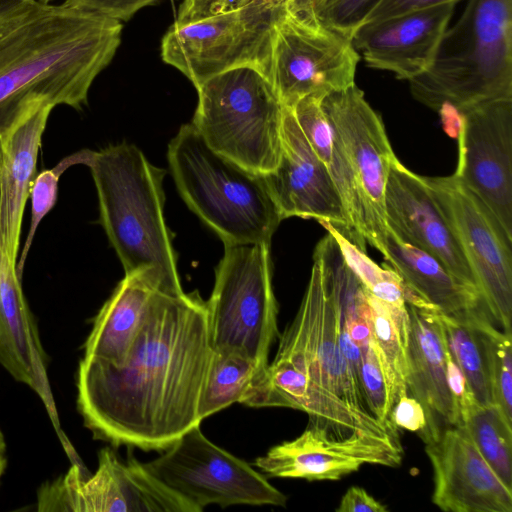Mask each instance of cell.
Here are the masks:
<instances>
[{"label": "cell", "mask_w": 512, "mask_h": 512, "mask_svg": "<svg viewBox=\"0 0 512 512\" xmlns=\"http://www.w3.org/2000/svg\"><path fill=\"white\" fill-rule=\"evenodd\" d=\"M198 291L161 295L118 362L83 357L79 411L95 438L162 452L195 425L212 357Z\"/></svg>", "instance_id": "1"}, {"label": "cell", "mask_w": 512, "mask_h": 512, "mask_svg": "<svg viewBox=\"0 0 512 512\" xmlns=\"http://www.w3.org/2000/svg\"><path fill=\"white\" fill-rule=\"evenodd\" d=\"M120 21L40 0L0 1V154L9 130L38 109H81L120 43Z\"/></svg>", "instance_id": "2"}, {"label": "cell", "mask_w": 512, "mask_h": 512, "mask_svg": "<svg viewBox=\"0 0 512 512\" xmlns=\"http://www.w3.org/2000/svg\"><path fill=\"white\" fill-rule=\"evenodd\" d=\"M83 151L95 183L100 222L125 275H137L166 294L183 293L172 235L164 217L165 170L133 144Z\"/></svg>", "instance_id": "3"}, {"label": "cell", "mask_w": 512, "mask_h": 512, "mask_svg": "<svg viewBox=\"0 0 512 512\" xmlns=\"http://www.w3.org/2000/svg\"><path fill=\"white\" fill-rule=\"evenodd\" d=\"M408 82L413 97L439 114L512 99V0H469L431 66Z\"/></svg>", "instance_id": "4"}, {"label": "cell", "mask_w": 512, "mask_h": 512, "mask_svg": "<svg viewBox=\"0 0 512 512\" xmlns=\"http://www.w3.org/2000/svg\"><path fill=\"white\" fill-rule=\"evenodd\" d=\"M167 155L182 199L224 246L270 244L282 219L263 175L214 151L192 123L179 129Z\"/></svg>", "instance_id": "5"}, {"label": "cell", "mask_w": 512, "mask_h": 512, "mask_svg": "<svg viewBox=\"0 0 512 512\" xmlns=\"http://www.w3.org/2000/svg\"><path fill=\"white\" fill-rule=\"evenodd\" d=\"M317 274L311 270L298 312L280 337L274 360L254 378L240 401L249 407L305 412L308 426L335 439L364 434L400 444L381 422L352 410L325 385L315 350Z\"/></svg>", "instance_id": "6"}, {"label": "cell", "mask_w": 512, "mask_h": 512, "mask_svg": "<svg viewBox=\"0 0 512 512\" xmlns=\"http://www.w3.org/2000/svg\"><path fill=\"white\" fill-rule=\"evenodd\" d=\"M191 122L217 153L265 175L278 164L284 106L271 82L253 67L212 76L196 87Z\"/></svg>", "instance_id": "7"}, {"label": "cell", "mask_w": 512, "mask_h": 512, "mask_svg": "<svg viewBox=\"0 0 512 512\" xmlns=\"http://www.w3.org/2000/svg\"><path fill=\"white\" fill-rule=\"evenodd\" d=\"M206 305L213 350L238 353L266 367L279 336L270 244L226 245Z\"/></svg>", "instance_id": "8"}, {"label": "cell", "mask_w": 512, "mask_h": 512, "mask_svg": "<svg viewBox=\"0 0 512 512\" xmlns=\"http://www.w3.org/2000/svg\"><path fill=\"white\" fill-rule=\"evenodd\" d=\"M281 5L249 1L202 19L174 23L162 39L161 57L195 88L238 67L256 68L270 81L274 25Z\"/></svg>", "instance_id": "9"}, {"label": "cell", "mask_w": 512, "mask_h": 512, "mask_svg": "<svg viewBox=\"0 0 512 512\" xmlns=\"http://www.w3.org/2000/svg\"><path fill=\"white\" fill-rule=\"evenodd\" d=\"M360 55L352 40L326 26L314 8L285 0L274 25L270 82L284 107L355 84Z\"/></svg>", "instance_id": "10"}, {"label": "cell", "mask_w": 512, "mask_h": 512, "mask_svg": "<svg viewBox=\"0 0 512 512\" xmlns=\"http://www.w3.org/2000/svg\"><path fill=\"white\" fill-rule=\"evenodd\" d=\"M147 470L200 511L216 504L285 506L287 497L246 461L212 443L195 425Z\"/></svg>", "instance_id": "11"}, {"label": "cell", "mask_w": 512, "mask_h": 512, "mask_svg": "<svg viewBox=\"0 0 512 512\" xmlns=\"http://www.w3.org/2000/svg\"><path fill=\"white\" fill-rule=\"evenodd\" d=\"M423 179L459 243L492 319L512 333V239L455 173Z\"/></svg>", "instance_id": "12"}, {"label": "cell", "mask_w": 512, "mask_h": 512, "mask_svg": "<svg viewBox=\"0 0 512 512\" xmlns=\"http://www.w3.org/2000/svg\"><path fill=\"white\" fill-rule=\"evenodd\" d=\"M38 511L201 512L160 482L131 453L124 462L106 447L93 475L75 463L38 492Z\"/></svg>", "instance_id": "13"}, {"label": "cell", "mask_w": 512, "mask_h": 512, "mask_svg": "<svg viewBox=\"0 0 512 512\" xmlns=\"http://www.w3.org/2000/svg\"><path fill=\"white\" fill-rule=\"evenodd\" d=\"M321 106L355 177L364 212L365 240L383 254L388 229L385 189L397 156L382 119L356 84L326 94Z\"/></svg>", "instance_id": "14"}, {"label": "cell", "mask_w": 512, "mask_h": 512, "mask_svg": "<svg viewBox=\"0 0 512 512\" xmlns=\"http://www.w3.org/2000/svg\"><path fill=\"white\" fill-rule=\"evenodd\" d=\"M455 115L454 173L512 239V99L483 103Z\"/></svg>", "instance_id": "15"}, {"label": "cell", "mask_w": 512, "mask_h": 512, "mask_svg": "<svg viewBox=\"0 0 512 512\" xmlns=\"http://www.w3.org/2000/svg\"><path fill=\"white\" fill-rule=\"evenodd\" d=\"M263 178L282 220L296 216L328 222L356 245L338 190L291 108L283 110L278 164Z\"/></svg>", "instance_id": "16"}, {"label": "cell", "mask_w": 512, "mask_h": 512, "mask_svg": "<svg viewBox=\"0 0 512 512\" xmlns=\"http://www.w3.org/2000/svg\"><path fill=\"white\" fill-rule=\"evenodd\" d=\"M401 444L355 434L335 439L307 426L297 438L271 447L253 466L267 478L335 481L364 465L397 467L402 462Z\"/></svg>", "instance_id": "17"}, {"label": "cell", "mask_w": 512, "mask_h": 512, "mask_svg": "<svg viewBox=\"0 0 512 512\" xmlns=\"http://www.w3.org/2000/svg\"><path fill=\"white\" fill-rule=\"evenodd\" d=\"M433 469L432 502L447 512H511L512 489L496 474L461 426L425 443Z\"/></svg>", "instance_id": "18"}, {"label": "cell", "mask_w": 512, "mask_h": 512, "mask_svg": "<svg viewBox=\"0 0 512 512\" xmlns=\"http://www.w3.org/2000/svg\"><path fill=\"white\" fill-rule=\"evenodd\" d=\"M384 212L388 229L401 241L427 253L456 278L477 289L470 266L423 176L412 172L397 157L386 184Z\"/></svg>", "instance_id": "19"}, {"label": "cell", "mask_w": 512, "mask_h": 512, "mask_svg": "<svg viewBox=\"0 0 512 512\" xmlns=\"http://www.w3.org/2000/svg\"><path fill=\"white\" fill-rule=\"evenodd\" d=\"M456 3H445L360 26L352 44L366 64L411 80L432 64Z\"/></svg>", "instance_id": "20"}, {"label": "cell", "mask_w": 512, "mask_h": 512, "mask_svg": "<svg viewBox=\"0 0 512 512\" xmlns=\"http://www.w3.org/2000/svg\"><path fill=\"white\" fill-rule=\"evenodd\" d=\"M407 306V394L417 399L424 410L426 427L419 436L427 443L445 429L461 426V421L447 383V345L442 326L434 310Z\"/></svg>", "instance_id": "21"}, {"label": "cell", "mask_w": 512, "mask_h": 512, "mask_svg": "<svg viewBox=\"0 0 512 512\" xmlns=\"http://www.w3.org/2000/svg\"><path fill=\"white\" fill-rule=\"evenodd\" d=\"M53 107L45 106L22 119L4 136L0 154V227L3 242L17 261L23 213L42 136Z\"/></svg>", "instance_id": "22"}, {"label": "cell", "mask_w": 512, "mask_h": 512, "mask_svg": "<svg viewBox=\"0 0 512 512\" xmlns=\"http://www.w3.org/2000/svg\"><path fill=\"white\" fill-rule=\"evenodd\" d=\"M382 255L405 286L434 310L454 317L479 309L488 311L477 289L456 278L427 253L401 241L389 229Z\"/></svg>", "instance_id": "23"}, {"label": "cell", "mask_w": 512, "mask_h": 512, "mask_svg": "<svg viewBox=\"0 0 512 512\" xmlns=\"http://www.w3.org/2000/svg\"><path fill=\"white\" fill-rule=\"evenodd\" d=\"M163 294L142 277L125 275L96 315L84 345V357L121 360Z\"/></svg>", "instance_id": "24"}, {"label": "cell", "mask_w": 512, "mask_h": 512, "mask_svg": "<svg viewBox=\"0 0 512 512\" xmlns=\"http://www.w3.org/2000/svg\"><path fill=\"white\" fill-rule=\"evenodd\" d=\"M322 97L318 95L304 97L291 110L338 190L355 235L356 246L366 252L362 201L344 149L322 109Z\"/></svg>", "instance_id": "25"}, {"label": "cell", "mask_w": 512, "mask_h": 512, "mask_svg": "<svg viewBox=\"0 0 512 512\" xmlns=\"http://www.w3.org/2000/svg\"><path fill=\"white\" fill-rule=\"evenodd\" d=\"M265 368L241 354L213 350L199 401L200 420L240 403Z\"/></svg>", "instance_id": "26"}, {"label": "cell", "mask_w": 512, "mask_h": 512, "mask_svg": "<svg viewBox=\"0 0 512 512\" xmlns=\"http://www.w3.org/2000/svg\"><path fill=\"white\" fill-rule=\"evenodd\" d=\"M461 425L496 474L512 489V422L501 408L475 401L462 416Z\"/></svg>", "instance_id": "27"}, {"label": "cell", "mask_w": 512, "mask_h": 512, "mask_svg": "<svg viewBox=\"0 0 512 512\" xmlns=\"http://www.w3.org/2000/svg\"><path fill=\"white\" fill-rule=\"evenodd\" d=\"M433 312L442 326L447 349L465 376L476 400L482 405L493 403L483 344L471 320L475 311L461 317L445 315L436 310Z\"/></svg>", "instance_id": "28"}, {"label": "cell", "mask_w": 512, "mask_h": 512, "mask_svg": "<svg viewBox=\"0 0 512 512\" xmlns=\"http://www.w3.org/2000/svg\"><path fill=\"white\" fill-rule=\"evenodd\" d=\"M471 320L483 344L492 402L512 422V333L497 329L485 309L472 313Z\"/></svg>", "instance_id": "29"}, {"label": "cell", "mask_w": 512, "mask_h": 512, "mask_svg": "<svg viewBox=\"0 0 512 512\" xmlns=\"http://www.w3.org/2000/svg\"><path fill=\"white\" fill-rule=\"evenodd\" d=\"M366 297L372 338L386 366L395 404L400 397L407 394L408 344L403 339L388 307L367 290Z\"/></svg>", "instance_id": "30"}, {"label": "cell", "mask_w": 512, "mask_h": 512, "mask_svg": "<svg viewBox=\"0 0 512 512\" xmlns=\"http://www.w3.org/2000/svg\"><path fill=\"white\" fill-rule=\"evenodd\" d=\"M359 381L371 415L399 435L390 418L394 400L388 372L373 338L367 347L361 348Z\"/></svg>", "instance_id": "31"}, {"label": "cell", "mask_w": 512, "mask_h": 512, "mask_svg": "<svg viewBox=\"0 0 512 512\" xmlns=\"http://www.w3.org/2000/svg\"><path fill=\"white\" fill-rule=\"evenodd\" d=\"M67 157L61 160L52 169L43 170L38 173L31 185L29 197L31 198V220L24 241V247L19 259L17 260V273L21 278L24 264L32 245L35 232L42 219L51 211L57 201L58 183L61 174L68 169L71 164Z\"/></svg>", "instance_id": "32"}, {"label": "cell", "mask_w": 512, "mask_h": 512, "mask_svg": "<svg viewBox=\"0 0 512 512\" xmlns=\"http://www.w3.org/2000/svg\"><path fill=\"white\" fill-rule=\"evenodd\" d=\"M381 1L322 0L314 11L322 23L352 40L356 30Z\"/></svg>", "instance_id": "33"}, {"label": "cell", "mask_w": 512, "mask_h": 512, "mask_svg": "<svg viewBox=\"0 0 512 512\" xmlns=\"http://www.w3.org/2000/svg\"><path fill=\"white\" fill-rule=\"evenodd\" d=\"M159 0H64V4L99 15L122 21H128L140 9Z\"/></svg>", "instance_id": "34"}, {"label": "cell", "mask_w": 512, "mask_h": 512, "mask_svg": "<svg viewBox=\"0 0 512 512\" xmlns=\"http://www.w3.org/2000/svg\"><path fill=\"white\" fill-rule=\"evenodd\" d=\"M248 0H183L175 23H186L235 9Z\"/></svg>", "instance_id": "35"}, {"label": "cell", "mask_w": 512, "mask_h": 512, "mask_svg": "<svg viewBox=\"0 0 512 512\" xmlns=\"http://www.w3.org/2000/svg\"><path fill=\"white\" fill-rule=\"evenodd\" d=\"M390 418L397 429L402 428L420 434L426 427V417L420 402L408 394L396 401Z\"/></svg>", "instance_id": "36"}, {"label": "cell", "mask_w": 512, "mask_h": 512, "mask_svg": "<svg viewBox=\"0 0 512 512\" xmlns=\"http://www.w3.org/2000/svg\"><path fill=\"white\" fill-rule=\"evenodd\" d=\"M461 0H382L367 17L365 23H374L397 15Z\"/></svg>", "instance_id": "37"}, {"label": "cell", "mask_w": 512, "mask_h": 512, "mask_svg": "<svg viewBox=\"0 0 512 512\" xmlns=\"http://www.w3.org/2000/svg\"><path fill=\"white\" fill-rule=\"evenodd\" d=\"M446 374L450 394L458 411L460 421L468 407L476 400L462 371L452 359L448 349L446 356ZM478 402V401H477Z\"/></svg>", "instance_id": "38"}, {"label": "cell", "mask_w": 512, "mask_h": 512, "mask_svg": "<svg viewBox=\"0 0 512 512\" xmlns=\"http://www.w3.org/2000/svg\"><path fill=\"white\" fill-rule=\"evenodd\" d=\"M388 507L365 489L351 486L342 496L337 512H388Z\"/></svg>", "instance_id": "39"}, {"label": "cell", "mask_w": 512, "mask_h": 512, "mask_svg": "<svg viewBox=\"0 0 512 512\" xmlns=\"http://www.w3.org/2000/svg\"><path fill=\"white\" fill-rule=\"evenodd\" d=\"M5 451H6L5 440H4L3 434L0 430V478H1V476L5 470V467H6Z\"/></svg>", "instance_id": "40"}, {"label": "cell", "mask_w": 512, "mask_h": 512, "mask_svg": "<svg viewBox=\"0 0 512 512\" xmlns=\"http://www.w3.org/2000/svg\"><path fill=\"white\" fill-rule=\"evenodd\" d=\"M249 1H259V2H264L267 4H271V5H281L285 0H248L247 2H249Z\"/></svg>", "instance_id": "41"}, {"label": "cell", "mask_w": 512, "mask_h": 512, "mask_svg": "<svg viewBox=\"0 0 512 512\" xmlns=\"http://www.w3.org/2000/svg\"><path fill=\"white\" fill-rule=\"evenodd\" d=\"M299 1L307 3L310 6H312L313 8H315L316 6H318L321 3L322 0H299Z\"/></svg>", "instance_id": "42"}, {"label": "cell", "mask_w": 512, "mask_h": 512, "mask_svg": "<svg viewBox=\"0 0 512 512\" xmlns=\"http://www.w3.org/2000/svg\"><path fill=\"white\" fill-rule=\"evenodd\" d=\"M40 1H43V2H50V1H52V0H40Z\"/></svg>", "instance_id": "43"}, {"label": "cell", "mask_w": 512, "mask_h": 512, "mask_svg": "<svg viewBox=\"0 0 512 512\" xmlns=\"http://www.w3.org/2000/svg\"><path fill=\"white\" fill-rule=\"evenodd\" d=\"M0 1H3V0H0Z\"/></svg>", "instance_id": "44"}]
</instances>
